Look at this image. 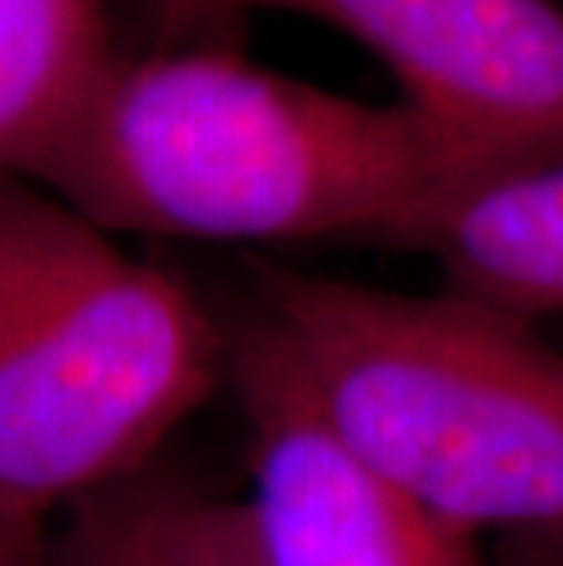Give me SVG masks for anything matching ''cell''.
Returning a JSON list of instances; mask_svg holds the SVG:
<instances>
[{
	"label": "cell",
	"instance_id": "1",
	"mask_svg": "<svg viewBox=\"0 0 563 566\" xmlns=\"http://www.w3.org/2000/svg\"><path fill=\"white\" fill-rule=\"evenodd\" d=\"M27 179L111 234L410 249L483 172L403 99L169 48L114 59Z\"/></svg>",
	"mask_w": 563,
	"mask_h": 566
},
{
	"label": "cell",
	"instance_id": "2",
	"mask_svg": "<svg viewBox=\"0 0 563 566\" xmlns=\"http://www.w3.org/2000/svg\"><path fill=\"white\" fill-rule=\"evenodd\" d=\"M227 380V329L187 282L70 205L0 176V526L143 475Z\"/></svg>",
	"mask_w": 563,
	"mask_h": 566
},
{
	"label": "cell",
	"instance_id": "3",
	"mask_svg": "<svg viewBox=\"0 0 563 566\" xmlns=\"http://www.w3.org/2000/svg\"><path fill=\"white\" fill-rule=\"evenodd\" d=\"M257 311L344 442L417 504L563 537V355L534 322L249 260Z\"/></svg>",
	"mask_w": 563,
	"mask_h": 566
},
{
	"label": "cell",
	"instance_id": "4",
	"mask_svg": "<svg viewBox=\"0 0 563 566\" xmlns=\"http://www.w3.org/2000/svg\"><path fill=\"white\" fill-rule=\"evenodd\" d=\"M165 38L246 11L347 33L399 81L403 103L483 176L563 158V8L553 0H154Z\"/></svg>",
	"mask_w": 563,
	"mask_h": 566
},
{
	"label": "cell",
	"instance_id": "5",
	"mask_svg": "<svg viewBox=\"0 0 563 566\" xmlns=\"http://www.w3.org/2000/svg\"><path fill=\"white\" fill-rule=\"evenodd\" d=\"M223 329V384L249 436V501L238 509L257 566H483L472 534L344 442L257 307Z\"/></svg>",
	"mask_w": 563,
	"mask_h": 566
},
{
	"label": "cell",
	"instance_id": "6",
	"mask_svg": "<svg viewBox=\"0 0 563 566\" xmlns=\"http://www.w3.org/2000/svg\"><path fill=\"white\" fill-rule=\"evenodd\" d=\"M414 252L447 274V293L538 322L563 311V158L483 176L428 216Z\"/></svg>",
	"mask_w": 563,
	"mask_h": 566
},
{
	"label": "cell",
	"instance_id": "7",
	"mask_svg": "<svg viewBox=\"0 0 563 566\" xmlns=\"http://www.w3.org/2000/svg\"><path fill=\"white\" fill-rule=\"evenodd\" d=\"M114 59L103 0H0V176H30Z\"/></svg>",
	"mask_w": 563,
	"mask_h": 566
},
{
	"label": "cell",
	"instance_id": "8",
	"mask_svg": "<svg viewBox=\"0 0 563 566\" xmlns=\"http://www.w3.org/2000/svg\"><path fill=\"white\" fill-rule=\"evenodd\" d=\"M169 483L132 479L85 504L66 566H176L169 537Z\"/></svg>",
	"mask_w": 563,
	"mask_h": 566
},
{
	"label": "cell",
	"instance_id": "9",
	"mask_svg": "<svg viewBox=\"0 0 563 566\" xmlns=\"http://www.w3.org/2000/svg\"><path fill=\"white\" fill-rule=\"evenodd\" d=\"M169 537L176 566H257L242 509L173 486Z\"/></svg>",
	"mask_w": 563,
	"mask_h": 566
},
{
	"label": "cell",
	"instance_id": "10",
	"mask_svg": "<svg viewBox=\"0 0 563 566\" xmlns=\"http://www.w3.org/2000/svg\"><path fill=\"white\" fill-rule=\"evenodd\" d=\"M0 566H30V548L0 526Z\"/></svg>",
	"mask_w": 563,
	"mask_h": 566
}]
</instances>
